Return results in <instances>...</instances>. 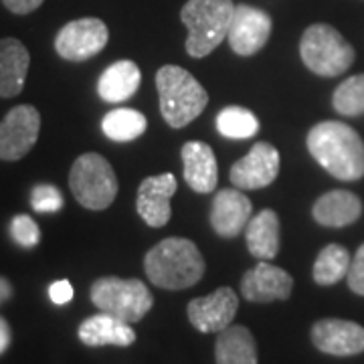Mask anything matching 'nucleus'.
I'll return each mask as SVG.
<instances>
[{"instance_id":"dca6fc26","label":"nucleus","mask_w":364,"mask_h":364,"mask_svg":"<svg viewBox=\"0 0 364 364\" xmlns=\"http://www.w3.org/2000/svg\"><path fill=\"white\" fill-rule=\"evenodd\" d=\"M251 200L237 188H223L213 198L210 225L215 233L225 239H233L247 229L251 221Z\"/></svg>"},{"instance_id":"aec40b11","label":"nucleus","mask_w":364,"mask_h":364,"mask_svg":"<svg viewBox=\"0 0 364 364\" xmlns=\"http://www.w3.org/2000/svg\"><path fill=\"white\" fill-rule=\"evenodd\" d=\"M31 53L18 39L0 41V97H16L25 87Z\"/></svg>"},{"instance_id":"f03ea898","label":"nucleus","mask_w":364,"mask_h":364,"mask_svg":"<svg viewBox=\"0 0 364 364\" xmlns=\"http://www.w3.org/2000/svg\"><path fill=\"white\" fill-rule=\"evenodd\" d=\"M205 259L191 239L168 237L150 249L144 257L148 279L162 289H188L205 275Z\"/></svg>"},{"instance_id":"f8f14e48","label":"nucleus","mask_w":364,"mask_h":364,"mask_svg":"<svg viewBox=\"0 0 364 364\" xmlns=\"http://www.w3.org/2000/svg\"><path fill=\"white\" fill-rule=\"evenodd\" d=\"M239 308V298L231 287H219L217 291L208 294L205 298H195L188 308V320L193 328L203 334L223 332L225 328L233 324L235 314Z\"/></svg>"},{"instance_id":"bb28decb","label":"nucleus","mask_w":364,"mask_h":364,"mask_svg":"<svg viewBox=\"0 0 364 364\" xmlns=\"http://www.w3.org/2000/svg\"><path fill=\"white\" fill-rule=\"evenodd\" d=\"M332 105L340 116L356 117L364 114V73L352 75L346 81H342L334 95Z\"/></svg>"},{"instance_id":"f3484780","label":"nucleus","mask_w":364,"mask_h":364,"mask_svg":"<svg viewBox=\"0 0 364 364\" xmlns=\"http://www.w3.org/2000/svg\"><path fill=\"white\" fill-rule=\"evenodd\" d=\"M184 181L200 195H210L219 182V168L213 148L205 142H186L182 146Z\"/></svg>"},{"instance_id":"6ab92c4d","label":"nucleus","mask_w":364,"mask_h":364,"mask_svg":"<svg viewBox=\"0 0 364 364\" xmlns=\"http://www.w3.org/2000/svg\"><path fill=\"white\" fill-rule=\"evenodd\" d=\"M312 215L322 227H348L360 219L363 200L350 191H330L314 203Z\"/></svg>"},{"instance_id":"423d86ee","label":"nucleus","mask_w":364,"mask_h":364,"mask_svg":"<svg viewBox=\"0 0 364 364\" xmlns=\"http://www.w3.org/2000/svg\"><path fill=\"white\" fill-rule=\"evenodd\" d=\"M90 296L93 306L100 312L112 314L128 324L140 322L154 306L152 291L136 277L132 279H122L114 275L100 277L93 282Z\"/></svg>"},{"instance_id":"4468645a","label":"nucleus","mask_w":364,"mask_h":364,"mask_svg":"<svg viewBox=\"0 0 364 364\" xmlns=\"http://www.w3.org/2000/svg\"><path fill=\"white\" fill-rule=\"evenodd\" d=\"M314 346L332 356H354L364 352V328L350 320L326 318L312 326Z\"/></svg>"},{"instance_id":"a878e982","label":"nucleus","mask_w":364,"mask_h":364,"mask_svg":"<svg viewBox=\"0 0 364 364\" xmlns=\"http://www.w3.org/2000/svg\"><path fill=\"white\" fill-rule=\"evenodd\" d=\"M215 124L223 138H231V140H247L259 132V119L253 112L241 105H229L221 109Z\"/></svg>"},{"instance_id":"c756f323","label":"nucleus","mask_w":364,"mask_h":364,"mask_svg":"<svg viewBox=\"0 0 364 364\" xmlns=\"http://www.w3.org/2000/svg\"><path fill=\"white\" fill-rule=\"evenodd\" d=\"M348 287H350L354 294L364 296V243L358 247L354 259L350 261V269H348Z\"/></svg>"},{"instance_id":"f257e3e1","label":"nucleus","mask_w":364,"mask_h":364,"mask_svg":"<svg viewBox=\"0 0 364 364\" xmlns=\"http://www.w3.org/2000/svg\"><path fill=\"white\" fill-rule=\"evenodd\" d=\"M314 160L338 181H360L364 176V142L354 128L342 122H320L308 134Z\"/></svg>"},{"instance_id":"a211bd4d","label":"nucleus","mask_w":364,"mask_h":364,"mask_svg":"<svg viewBox=\"0 0 364 364\" xmlns=\"http://www.w3.org/2000/svg\"><path fill=\"white\" fill-rule=\"evenodd\" d=\"M77 336L85 346H91V348H97V346L126 348L136 342V332L132 324L105 312L95 314L87 320H83L79 326Z\"/></svg>"},{"instance_id":"ddd939ff","label":"nucleus","mask_w":364,"mask_h":364,"mask_svg":"<svg viewBox=\"0 0 364 364\" xmlns=\"http://www.w3.org/2000/svg\"><path fill=\"white\" fill-rule=\"evenodd\" d=\"M294 289V277L267 261H259L255 267L245 272L241 279V296L253 304H269L287 299Z\"/></svg>"},{"instance_id":"9d476101","label":"nucleus","mask_w":364,"mask_h":364,"mask_svg":"<svg viewBox=\"0 0 364 364\" xmlns=\"http://www.w3.org/2000/svg\"><path fill=\"white\" fill-rule=\"evenodd\" d=\"M272 16L249 4H235L233 21L229 26V45L237 55L251 57L259 53L272 35Z\"/></svg>"},{"instance_id":"5701e85b","label":"nucleus","mask_w":364,"mask_h":364,"mask_svg":"<svg viewBox=\"0 0 364 364\" xmlns=\"http://www.w3.org/2000/svg\"><path fill=\"white\" fill-rule=\"evenodd\" d=\"M217 364H257V344L245 326H229L215 342Z\"/></svg>"},{"instance_id":"1a4fd4ad","label":"nucleus","mask_w":364,"mask_h":364,"mask_svg":"<svg viewBox=\"0 0 364 364\" xmlns=\"http://www.w3.org/2000/svg\"><path fill=\"white\" fill-rule=\"evenodd\" d=\"M41 114L33 105H16L0 122V160L25 158L39 140Z\"/></svg>"},{"instance_id":"b1692460","label":"nucleus","mask_w":364,"mask_h":364,"mask_svg":"<svg viewBox=\"0 0 364 364\" xmlns=\"http://www.w3.org/2000/svg\"><path fill=\"white\" fill-rule=\"evenodd\" d=\"M148 128V119L142 112L130 107H117L107 112L102 119V130L114 142H132L140 138Z\"/></svg>"},{"instance_id":"473e14b6","label":"nucleus","mask_w":364,"mask_h":364,"mask_svg":"<svg viewBox=\"0 0 364 364\" xmlns=\"http://www.w3.org/2000/svg\"><path fill=\"white\" fill-rule=\"evenodd\" d=\"M11 338H13L11 326H9V322L4 318H0V354H4L6 348L11 346Z\"/></svg>"},{"instance_id":"412c9836","label":"nucleus","mask_w":364,"mask_h":364,"mask_svg":"<svg viewBox=\"0 0 364 364\" xmlns=\"http://www.w3.org/2000/svg\"><path fill=\"white\" fill-rule=\"evenodd\" d=\"M142 83L140 67L134 61H116L97 79V95L105 104H119L130 100Z\"/></svg>"},{"instance_id":"6e6552de","label":"nucleus","mask_w":364,"mask_h":364,"mask_svg":"<svg viewBox=\"0 0 364 364\" xmlns=\"http://www.w3.org/2000/svg\"><path fill=\"white\" fill-rule=\"evenodd\" d=\"M109 39V31L104 21L85 16L67 23L55 37V51L65 61L81 63L104 51Z\"/></svg>"},{"instance_id":"72a5a7b5","label":"nucleus","mask_w":364,"mask_h":364,"mask_svg":"<svg viewBox=\"0 0 364 364\" xmlns=\"http://www.w3.org/2000/svg\"><path fill=\"white\" fill-rule=\"evenodd\" d=\"M11 296H13V286H11V282H9L6 277L0 275V306H2L4 301H9Z\"/></svg>"},{"instance_id":"393cba45","label":"nucleus","mask_w":364,"mask_h":364,"mask_svg":"<svg viewBox=\"0 0 364 364\" xmlns=\"http://www.w3.org/2000/svg\"><path fill=\"white\" fill-rule=\"evenodd\" d=\"M350 253L342 245H326L314 263V282L318 286H334L344 279L350 269Z\"/></svg>"},{"instance_id":"2f4dec72","label":"nucleus","mask_w":364,"mask_h":364,"mask_svg":"<svg viewBox=\"0 0 364 364\" xmlns=\"http://www.w3.org/2000/svg\"><path fill=\"white\" fill-rule=\"evenodd\" d=\"M45 0H2V4L14 14H28L37 11Z\"/></svg>"},{"instance_id":"39448f33","label":"nucleus","mask_w":364,"mask_h":364,"mask_svg":"<svg viewBox=\"0 0 364 364\" xmlns=\"http://www.w3.org/2000/svg\"><path fill=\"white\" fill-rule=\"evenodd\" d=\"M304 65L320 77H338L354 63V49L334 26L316 23L299 41Z\"/></svg>"},{"instance_id":"4be33fe9","label":"nucleus","mask_w":364,"mask_h":364,"mask_svg":"<svg viewBox=\"0 0 364 364\" xmlns=\"http://www.w3.org/2000/svg\"><path fill=\"white\" fill-rule=\"evenodd\" d=\"M249 253L259 261H272L279 253V217L272 208H263L251 217L245 229Z\"/></svg>"},{"instance_id":"9b49d317","label":"nucleus","mask_w":364,"mask_h":364,"mask_svg":"<svg viewBox=\"0 0 364 364\" xmlns=\"http://www.w3.org/2000/svg\"><path fill=\"white\" fill-rule=\"evenodd\" d=\"M279 152L269 142H257L247 156L237 160L229 178L239 191H257L269 186L279 174Z\"/></svg>"},{"instance_id":"c85d7f7f","label":"nucleus","mask_w":364,"mask_h":364,"mask_svg":"<svg viewBox=\"0 0 364 364\" xmlns=\"http://www.w3.org/2000/svg\"><path fill=\"white\" fill-rule=\"evenodd\" d=\"M11 235L21 247H35L41 241L39 225L28 215H16L11 221Z\"/></svg>"},{"instance_id":"cd10ccee","label":"nucleus","mask_w":364,"mask_h":364,"mask_svg":"<svg viewBox=\"0 0 364 364\" xmlns=\"http://www.w3.org/2000/svg\"><path fill=\"white\" fill-rule=\"evenodd\" d=\"M31 207L37 213H57L63 208V195L53 184H39L31 193Z\"/></svg>"},{"instance_id":"0eeeda50","label":"nucleus","mask_w":364,"mask_h":364,"mask_svg":"<svg viewBox=\"0 0 364 364\" xmlns=\"http://www.w3.org/2000/svg\"><path fill=\"white\" fill-rule=\"evenodd\" d=\"M69 188L81 207L104 210L117 195V176L102 154L87 152L73 162L69 172Z\"/></svg>"},{"instance_id":"20e7f679","label":"nucleus","mask_w":364,"mask_h":364,"mask_svg":"<svg viewBox=\"0 0 364 364\" xmlns=\"http://www.w3.org/2000/svg\"><path fill=\"white\" fill-rule=\"evenodd\" d=\"M233 13V0H188L181 11V21L188 28L186 53L203 59L215 51L229 35Z\"/></svg>"},{"instance_id":"2eb2a0df","label":"nucleus","mask_w":364,"mask_h":364,"mask_svg":"<svg viewBox=\"0 0 364 364\" xmlns=\"http://www.w3.org/2000/svg\"><path fill=\"white\" fill-rule=\"evenodd\" d=\"M176 186H178L176 178L170 172L158 174V176H148L140 182L136 208L148 227L160 229L170 221V215H172L170 198L176 193Z\"/></svg>"},{"instance_id":"7c9ffc66","label":"nucleus","mask_w":364,"mask_h":364,"mask_svg":"<svg viewBox=\"0 0 364 364\" xmlns=\"http://www.w3.org/2000/svg\"><path fill=\"white\" fill-rule=\"evenodd\" d=\"M49 298L57 306H65V304H69L73 299V286L67 279H59V282H55L49 287Z\"/></svg>"},{"instance_id":"7ed1b4c3","label":"nucleus","mask_w":364,"mask_h":364,"mask_svg":"<svg viewBox=\"0 0 364 364\" xmlns=\"http://www.w3.org/2000/svg\"><path fill=\"white\" fill-rule=\"evenodd\" d=\"M160 114L170 128L181 130L198 117L208 104L207 90L186 69L164 65L156 73Z\"/></svg>"}]
</instances>
